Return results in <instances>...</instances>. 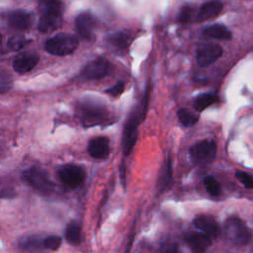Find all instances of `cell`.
<instances>
[{"instance_id":"cell-1","label":"cell","mask_w":253,"mask_h":253,"mask_svg":"<svg viewBox=\"0 0 253 253\" xmlns=\"http://www.w3.org/2000/svg\"><path fill=\"white\" fill-rule=\"evenodd\" d=\"M78 46V40L70 34H58L45 42V49L52 54L63 56L72 53Z\"/></svg>"},{"instance_id":"cell-2","label":"cell","mask_w":253,"mask_h":253,"mask_svg":"<svg viewBox=\"0 0 253 253\" xmlns=\"http://www.w3.org/2000/svg\"><path fill=\"white\" fill-rule=\"evenodd\" d=\"M79 115L85 126L104 124L109 120L107 110L96 103L85 102L79 107Z\"/></svg>"},{"instance_id":"cell-3","label":"cell","mask_w":253,"mask_h":253,"mask_svg":"<svg viewBox=\"0 0 253 253\" xmlns=\"http://www.w3.org/2000/svg\"><path fill=\"white\" fill-rule=\"evenodd\" d=\"M224 229L227 237L237 245H245L251 239V232L246 224L238 217L231 216L226 219Z\"/></svg>"},{"instance_id":"cell-4","label":"cell","mask_w":253,"mask_h":253,"mask_svg":"<svg viewBox=\"0 0 253 253\" xmlns=\"http://www.w3.org/2000/svg\"><path fill=\"white\" fill-rule=\"evenodd\" d=\"M190 154L195 162L200 164H208L215 157L216 144L213 141L207 139L198 141L191 147Z\"/></svg>"},{"instance_id":"cell-5","label":"cell","mask_w":253,"mask_h":253,"mask_svg":"<svg viewBox=\"0 0 253 253\" xmlns=\"http://www.w3.org/2000/svg\"><path fill=\"white\" fill-rule=\"evenodd\" d=\"M59 177L65 185H67L69 188L75 189L83 184L85 172L78 165L67 164L61 167L59 170Z\"/></svg>"},{"instance_id":"cell-6","label":"cell","mask_w":253,"mask_h":253,"mask_svg":"<svg viewBox=\"0 0 253 253\" xmlns=\"http://www.w3.org/2000/svg\"><path fill=\"white\" fill-rule=\"evenodd\" d=\"M110 66V62L106 58L99 57L87 64L82 70L81 75L87 80L100 79L109 73Z\"/></svg>"},{"instance_id":"cell-7","label":"cell","mask_w":253,"mask_h":253,"mask_svg":"<svg viewBox=\"0 0 253 253\" xmlns=\"http://www.w3.org/2000/svg\"><path fill=\"white\" fill-rule=\"evenodd\" d=\"M222 54V48L216 43L203 44L197 51V61L200 66L206 67L216 61Z\"/></svg>"},{"instance_id":"cell-8","label":"cell","mask_w":253,"mask_h":253,"mask_svg":"<svg viewBox=\"0 0 253 253\" xmlns=\"http://www.w3.org/2000/svg\"><path fill=\"white\" fill-rule=\"evenodd\" d=\"M25 180L37 190L42 192H49L52 189V183L48 179L47 175L39 169H29L23 174Z\"/></svg>"},{"instance_id":"cell-9","label":"cell","mask_w":253,"mask_h":253,"mask_svg":"<svg viewBox=\"0 0 253 253\" xmlns=\"http://www.w3.org/2000/svg\"><path fill=\"white\" fill-rule=\"evenodd\" d=\"M137 125H138V117L136 115H131L127 120L125 130H124V137H123V147H124V154L126 156L128 155L137 139Z\"/></svg>"},{"instance_id":"cell-10","label":"cell","mask_w":253,"mask_h":253,"mask_svg":"<svg viewBox=\"0 0 253 253\" xmlns=\"http://www.w3.org/2000/svg\"><path fill=\"white\" fill-rule=\"evenodd\" d=\"M7 22L14 30L25 31L32 27L34 23V14L24 10H15L7 14Z\"/></svg>"},{"instance_id":"cell-11","label":"cell","mask_w":253,"mask_h":253,"mask_svg":"<svg viewBox=\"0 0 253 253\" xmlns=\"http://www.w3.org/2000/svg\"><path fill=\"white\" fill-rule=\"evenodd\" d=\"M75 26L77 33L82 39L86 41L93 39L94 30L96 28V21L91 14L82 13L78 15L75 20Z\"/></svg>"},{"instance_id":"cell-12","label":"cell","mask_w":253,"mask_h":253,"mask_svg":"<svg viewBox=\"0 0 253 253\" xmlns=\"http://www.w3.org/2000/svg\"><path fill=\"white\" fill-rule=\"evenodd\" d=\"M194 223L196 227L201 230L202 233H204L211 239L215 238L219 233V226L215 221V219L211 215H207V214L199 215L195 218Z\"/></svg>"},{"instance_id":"cell-13","label":"cell","mask_w":253,"mask_h":253,"mask_svg":"<svg viewBox=\"0 0 253 253\" xmlns=\"http://www.w3.org/2000/svg\"><path fill=\"white\" fill-rule=\"evenodd\" d=\"M39 59V55L35 52H24L15 58L13 67L18 73L24 74L31 71L37 65Z\"/></svg>"},{"instance_id":"cell-14","label":"cell","mask_w":253,"mask_h":253,"mask_svg":"<svg viewBox=\"0 0 253 253\" xmlns=\"http://www.w3.org/2000/svg\"><path fill=\"white\" fill-rule=\"evenodd\" d=\"M185 239L194 253H204L211 245V238L202 232H189L186 234Z\"/></svg>"},{"instance_id":"cell-15","label":"cell","mask_w":253,"mask_h":253,"mask_svg":"<svg viewBox=\"0 0 253 253\" xmlns=\"http://www.w3.org/2000/svg\"><path fill=\"white\" fill-rule=\"evenodd\" d=\"M88 152L94 158H106L110 152L109 140L103 136H98L91 139L88 144Z\"/></svg>"},{"instance_id":"cell-16","label":"cell","mask_w":253,"mask_h":253,"mask_svg":"<svg viewBox=\"0 0 253 253\" xmlns=\"http://www.w3.org/2000/svg\"><path fill=\"white\" fill-rule=\"evenodd\" d=\"M223 4L218 1H211L207 2L200 8L198 15H197V21L198 22H205L211 19L215 18L220 14L222 11Z\"/></svg>"},{"instance_id":"cell-17","label":"cell","mask_w":253,"mask_h":253,"mask_svg":"<svg viewBox=\"0 0 253 253\" xmlns=\"http://www.w3.org/2000/svg\"><path fill=\"white\" fill-rule=\"evenodd\" d=\"M62 17L61 14L50 13L42 14V18L39 23V30L42 33H50L61 27Z\"/></svg>"},{"instance_id":"cell-18","label":"cell","mask_w":253,"mask_h":253,"mask_svg":"<svg viewBox=\"0 0 253 253\" xmlns=\"http://www.w3.org/2000/svg\"><path fill=\"white\" fill-rule=\"evenodd\" d=\"M204 35L210 39H215L220 41H228L232 38L230 31L223 25H212L207 27L203 31Z\"/></svg>"},{"instance_id":"cell-19","label":"cell","mask_w":253,"mask_h":253,"mask_svg":"<svg viewBox=\"0 0 253 253\" xmlns=\"http://www.w3.org/2000/svg\"><path fill=\"white\" fill-rule=\"evenodd\" d=\"M65 238L71 244H78L81 240V226L78 222H70L65 229Z\"/></svg>"},{"instance_id":"cell-20","label":"cell","mask_w":253,"mask_h":253,"mask_svg":"<svg viewBox=\"0 0 253 253\" xmlns=\"http://www.w3.org/2000/svg\"><path fill=\"white\" fill-rule=\"evenodd\" d=\"M216 100H217V97L213 94H211V93L201 94L195 99L194 107L197 111L201 112V111H204L206 108L210 107L211 105H212L213 103H215Z\"/></svg>"},{"instance_id":"cell-21","label":"cell","mask_w":253,"mask_h":253,"mask_svg":"<svg viewBox=\"0 0 253 253\" xmlns=\"http://www.w3.org/2000/svg\"><path fill=\"white\" fill-rule=\"evenodd\" d=\"M171 177H172L171 159L168 157L162 167V171H161V174H160V177L158 180V186H159L160 191H163L168 186L169 182L171 181Z\"/></svg>"},{"instance_id":"cell-22","label":"cell","mask_w":253,"mask_h":253,"mask_svg":"<svg viewBox=\"0 0 253 253\" xmlns=\"http://www.w3.org/2000/svg\"><path fill=\"white\" fill-rule=\"evenodd\" d=\"M177 117L179 122L184 126H192L197 124L199 117L195 115L194 113L190 112L187 109H180L177 112Z\"/></svg>"},{"instance_id":"cell-23","label":"cell","mask_w":253,"mask_h":253,"mask_svg":"<svg viewBox=\"0 0 253 253\" xmlns=\"http://www.w3.org/2000/svg\"><path fill=\"white\" fill-rule=\"evenodd\" d=\"M40 11L42 14H61L62 3L58 1H42L40 3Z\"/></svg>"},{"instance_id":"cell-24","label":"cell","mask_w":253,"mask_h":253,"mask_svg":"<svg viewBox=\"0 0 253 253\" xmlns=\"http://www.w3.org/2000/svg\"><path fill=\"white\" fill-rule=\"evenodd\" d=\"M204 183L206 186V190L210 195L216 197L221 193V186L219 182H217V180H215L213 177L211 176L206 177L204 180Z\"/></svg>"},{"instance_id":"cell-25","label":"cell","mask_w":253,"mask_h":253,"mask_svg":"<svg viewBox=\"0 0 253 253\" xmlns=\"http://www.w3.org/2000/svg\"><path fill=\"white\" fill-rule=\"evenodd\" d=\"M109 42L117 48H126L128 44V37L124 33H117L109 38Z\"/></svg>"},{"instance_id":"cell-26","label":"cell","mask_w":253,"mask_h":253,"mask_svg":"<svg viewBox=\"0 0 253 253\" xmlns=\"http://www.w3.org/2000/svg\"><path fill=\"white\" fill-rule=\"evenodd\" d=\"M28 42H29V41L25 37H23V36H14L8 42V46L12 50H20Z\"/></svg>"},{"instance_id":"cell-27","label":"cell","mask_w":253,"mask_h":253,"mask_svg":"<svg viewBox=\"0 0 253 253\" xmlns=\"http://www.w3.org/2000/svg\"><path fill=\"white\" fill-rule=\"evenodd\" d=\"M21 246L25 250L34 251V250L40 248V239L37 237L25 238V239H23V241H21Z\"/></svg>"},{"instance_id":"cell-28","label":"cell","mask_w":253,"mask_h":253,"mask_svg":"<svg viewBox=\"0 0 253 253\" xmlns=\"http://www.w3.org/2000/svg\"><path fill=\"white\" fill-rule=\"evenodd\" d=\"M235 176L246 188L253 189V177L250 174L244 171H236Z\"/></svg>"},{"instance_id":"cell-29","label":"cell","mask_w":253,"mask_h":253,"mask_svg":"<svg viewBox=\"0 0 253 253\" xmlns=\"http://www.w3.org/2000/svg\"><path fill=\"white\" fill-rule=\"evenodd\" d=\"M61 244V238L58 236H48L43 240V246L50 250H56Z\"/></svg>"},{"instance_id":"cell-30","label":"cell","mask_w":253,"mask_h":253,"mask_svg":"<svg viewBox=\"0 0 253 253\" xmlns=\"http://www.w3.org/2000/svg\"><path fill=\"white\" fill-rule=\"evenodd\" d=\"M124 89H125V84L123 82H118L116 85H114L113 87L108 89L106 92L114 97H117L123 93Z\"/></svg>"},{"instance_id":"cell-31","label":"cell","mask_w":253,"mask_h":253,"mask_svg":"<svg viewBox=\"0 0 253 253\" xmlns=\"http://www.w3.org/2000/svg\"><path fill=\"white\" fill-rule=\"evenodd\" d=\"M191 17V8L189 6H184L182 7L180 13H179V16H178V19L180 22H188L189 19Z\"/></svg>"},{"instance_id":"cell-32","label":"cell","mask_w":253,"mask_h":253,"mask_svg":"<svg viewBox=\"0 0 253 253\" xmlns=\"http://www.w3.org/2000/svg\"><path fill=\"white\" fill-rule=\"evenodd\" d=\"M9 88V78L5 75H0V92H3Z\"/></svg>"},{"instance_id":"cell-33","label":"cell","mask_w":253,"mask_h":253,"mask_svg":"<svg viewBox=\"0 0 253 253\" xmlns=\"http://www.w3.org/2000/svg\"><path fill=\"white\" fill-rule=\"evenodd\" d=\"M1 40H2V37H1V35H0V42H1Z\"/></svg>"}]
</instances>
